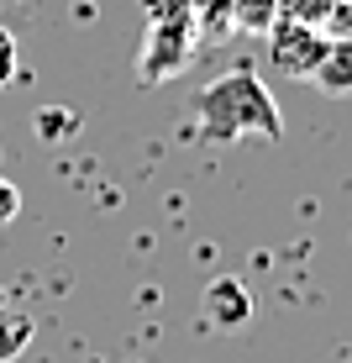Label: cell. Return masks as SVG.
I'll return each instance as SVG.
<instances>
[{
	"label": "cell",
	"mask_w": 352,
	"mask_h": 363,
	"mask_svg": "<svg viewBox=\"0 0 352 363\" xmlns=\"http://www.w3.org/2000/svg\"><path fill=\"white\" fill-rule=\"evenodd\" d=\"M347 0H279V16L310 21V27H326V21H342Z\"/></svg>",
	"instance_id": "8"
},
{
	"label": "cell",
	"mask_w": 352,
	"mask_h": 363,
	"mask_svg": "<svg viewBox=\"0 0 352 363\" xmlns=\"http://www.w3.org/2000/svg\"><path fill=\"white\" fill-rule=\"evenodd\" d=\"M342 21H347V27H342V32H352V0H347V11H342Z\"/></svg>",
	"instance_id": "11"
},
{
	"label": "cell",
	"mask_w": 352,
	"mask_h": 363,
	"mask_svg": "<svg viewBox=\"0 0 352 363\" xmlns=\"http://www.w3.org/2000/svg\"><path fill=\"white\" fill-rule=\"evenodd\" d=\"M310 84H316L321 95H352V32L326 37L316 69H310Z\"/></svg>",
	"instance_id": "4"
},
{
	"label": "cell",
	"mask_w": 352,
	"mask_h": 363,
	"mask_svg": "<svg viewBox=\"0 0 352 363\" xmlns=\"http://www.w3.org/2000/svg\"><path fill=\"white\" fill-rule=\"evenodd\" d=\"M279 21V0H232V27L237 32H268Z\"/></svg>",
	"instance_id": "7"
},
{
	"label": "cell",
	"mask_w": 352,
	"mask_h": 363,
	"mask_svg": "<svg viewBox=\"0 0 352 363\" xmlns=\"http://www.w3.org/2000/svg\"><path fill=\"white\" fill-rule=\"evenodd\" d=\"M195 121H200V137L210 143H237V137H284V116H279V100L273 90L258 79L253 64H237L216 74L205 90L195 95Z\"/></svg>",
	"instance_id": "1"
},
{
	"label": "cell",
	"mask_w": 352,
	"mask_h": 363,
	"mask_svg": "<svg viewBox=\"0 0 352 363\" xmlns=\"http://www.w3.org/2000/svg\"><path fill=\"white\" fill-rule=\"evenodd\" d=\"M153 27H147V43H142V79L147 84H158V79H169V74H179L184 69V58L195 53V11L184 6V0H174L169 6V16L163 11H153Z\"/></svg>",
	"instance_id": "2"
},
{
	"label": "cell",
	"mask_w": 352,
	"mask_h": 363,
	"mask_svg": "<svg viewBox=\"0 0 352 363\" xmlns=\"http://www.w3.org/2000/svg\"><path fill=\"white\" fill-rule=\"evenodd\" d=\"M32 337H37V321L27 316V311H6L0 306V363H16L32 347Z\"/></svg>",
	"instance_id": "6"
},
{
	"label": "cell",
	"mask_w": 352,
	"mask_h": 363,
	"mask_svg": "<svg viewBox=\"0 0 352 363\" xmlns=\"http://www.w3.org/2000/svg\"><path fill=\"white\" fill-rule=\"evenodd\" d=\"M263 37H268V64L289 74V79H310V69H316V58L326 48V32L310 27V21H295V16H279Z\"/></svg>",
	"instance_id": "3"
},
{
	"label": "cell",
	"mask_w": 352,
	"mask_h": 363,
	"mask_svg": "<svg viewBox=\"0 0 352 363\" xmlns=\"http://www.w3.org/2000/svg\"><path fill=\"white\" fill-rule=\"evenodd\" d=\"M16 79V32L0 27V90Z\"/></svg>",
	"instance_id": "9"
},
{
	"label": "cell",
	"mask_w": 352,
	"mask_h": 363,
	"mask_svg": "<svg viewBox=\"0 0 352 363\" xmlns=\"http://www.w3.org/2000/svg\"><path fill=\"white\" fill-rule=\"evenodd\" d=\"M16 216H21V190L6 179V174H0V227H11Z\"/></svg>",
	"instance_id": "10"
},
{
	"label": "cell",
	"mask_w": 352,
	"mask_h": 363,
	"mask_svg": "<svg viewBox=\"0 0 352 363\" xmlns=\"http://www.w3.org/2000/svg\"><path fill=\"white\" fill-rule=\"evenodd\" d=\"M205 316L216 321L221 332H237L247 316H253V295H247L242 279H216L205 290Z\"/></svg>",
	"instance_id": "5"
}]
</instances>
